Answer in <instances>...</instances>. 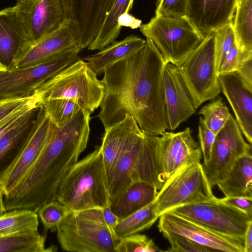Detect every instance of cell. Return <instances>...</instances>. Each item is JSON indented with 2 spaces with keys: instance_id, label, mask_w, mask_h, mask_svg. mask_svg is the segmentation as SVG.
<instances>
[{
  "instance_id": "1",
  "label": "cell",
  "mask_w": 252,
  "mask_h": 252,
  "mask_svg": "<svg viewBox=\"0 0 252 252\" xmlns=\"http://www.w3.org/2000/svg\"><path fill=\"white\" fill-rule=\"evenodd\" d=\"M165 63L153 42L146 38L144 46L135 54L105 68L98 115L105 130L126 114L148 134L161 136L169 130L163 85Z\"/></svg>"
},
{
  "instance_id": "2",
  "label": "cell",
  "mask_w": 252,
  "mask_h": 252,
  "mask_svg": "<svg viewBox=\"0 0 252 252\" xmlns=\"http://www.w3.org/2000/svg\"><path fill=\"white\" fill-rule=\"evenodd\" d=\"M91 114L80 109L69 121L54 125L49 140L20 183L4 196L6 211L27 209L37 213L45 203L56 200L63 179L86 149Z\"/></svg>"
},
{
  "instance_id": "3",
  "label": "cell",
  "mask_w": 252,
  "mask_h": 252,
  "mask_svg": "<svg viewBox=\"0 0 252 252\" xmlns=\"http://www.w3.org/2000/svg\"><path fill=\"white\" fill-rule=\"evenodd\" d=\"M56 200L69 212L109 206L110 195L100 146L72 167L61 184Z\"/></svg>"
},
{
  "instance_id": "4",
  "label": "cell",
  "mask_w": 252,
  "mask_h": 252,
  "mask_svg": "<svg viewBox=\"0 0 252 252\" xmlns=\"http://www.w3.org/2000/svg\"><path fill=\"white\" fill-rule=\"evenodd\" d=\"M61 248L71 252H116L121 238L105 222L101 209L69 212L57 230Z\"/></svg>"
},
{
  "instance_id": "5",
  "label": "cell",
  "mask_w": 252,
  "mask_h": 252,
  "mask_svg": "<svg viewBox=\"0 0 252 252\" xmlns=\"http://www.w3.org/2000/svg\"><path fill=\"white\" fill-rule=\"evenodd\" d=\"M34 94L39 95L41 102L53 99L70 100L91 114L100 106L104 87L87 63L79 59L43 84Z\"/></svg>"
},
{
  "instance_id": "6",
  "label": "cell",
  "mask_w": 252,
  "mask_h": 252,
  "mask_svg": "<svg viewBox=\"0 0 252 252\" xmlns=\"http://www.w3.org/2000/svg\"><path fill=\"white\" fill-rule=\"evenodd\" d=\"M140 31L151 40L166 63L180 66L204 39L186 17L155 15Z\"/></svg>"
},
{
  "instance_id": "7",
  "label": "cell",
  "mask_w": 252,
  "mask_h": 252,
  "mask_svg": "<svg viewBox=\"0 0 252 252\" xmlns=\"http://www.w3.org/2000/svg\"><path fill=\"white\" fill-rule=\"evenodd\" d=\"M178 68L196 109L218 96L221 89L216 65L214 33L206 36Z\"/></svg>"
},
{
  "instance_id": "8",
  "label": "cell",
  "mask_w": 252,
  "mask_h": 252,
  "mask_svg": "<svg viewBox=\"0 0 252 252\" xmlns=\"http://www.w3.org/2000/svg\"><path fill=\"white\" fill-rule=\"evenodd\" d=\"M200 162L180 169L172 175L158 191L155 200L159 216L176 207L211 201L214 195Z\"/></svg>"
},
{
  "instance_id": "9",
  "label": "cell",
  "mask_w": 252,
  "mask_h": 252,
  "mask_svg": "<svg viewBox=\"0 0 252 252\" xmlns=\"http://www.w3.org/2000/svg\"><path fill=\"white\" fill-rule=\"evenodd\" d=\"M79 52H65L36 64L0 71V99L31 96L43 84L78 60Z\"/></svg>"
},
{
  "instance_id": "10",
  "label": "cell",
  "mask_w": 252,
  "mask_h": 252,
  "mask_svg": "<svg viewBox=\"0 0 252 252\" xmlns=\"http://www.w3.org/2000/svg\"><path fill=\"white\" fill-rule=\"evenodd\" d=\"M212 230L244 239L252 218L243 211L221 202L211 201L180 206L169 210Z\"/></svg>"
},
{
  "instance_id": "11",
  "label": "cell",
  "mask_w": 252,
  "mask_h": 252,
  "mask_svg": "<svg viewBox=\"0 0 252 252\" xmlns=\"http://www.w3.org/2000/svg\"><path fill=\"white\" fill-rule=\"evenodd\" d=\"M14 6L29 45L70 20L67 0H16Z\"/></svg>"
},
{
  "instance_id": "12",
  "label": "cell",
  "mask_w": 252,
  "mask_h": 252,
  "mask_svg": "<svg viewBox=\"0 0 252 252\" xmlns=\"http://www.w3.org/2000/svg\"><path fill=\"white\" fill-rule=\"evenodd\" d=\"M251 145L244 140L239 126L230 114L222 128L216 134L209 161L202 164L212 188L221 180L241 156L251 154Z\"/></svg>"
},
{
  "instance_id": "13",
  "label": "cell",
  "mask_w": 252,
  "mask_h": 252,
  "mask_svg": "<svg viewBox=\"0 0 252 252\" xmlns=\"http://www.w3.org/2000/svg\"><path fill=\"white\" fill-rule=\"evenodd\" d=\"M159 231H167L186 237L212 251L244 252V239L219 233L171 211L159 217Z\"/></svg>"
},
{
  "instance_id": "14",
  "label": "cell",
  "mask_w": 252,
  "mask_h": 252,
  "mask_svg": "<svg viewBox=\"0 0 252 252\" xmlns=\"http://www.w3.org/2000/svg\"><path fill=\"white\" fill-rule=\"evenodd\" d=\"M158 155L165 182L182 167L200 162L202 158L200 148L192 137L189 127L176 133L165 131L159 136Z\"/></svg>"
},
{
  "instance_id": "15",
  "label": "cell",
  "mask_w": 252,
  "mask_h": 252,
  "mask_svg": "<svg viewBox=\"0 0 252 252\" xmlns=\"http://www.w3.org/2000/svg\"><path fill=\"white\" fill-rule=\"evenodd\" d=\"M81 51L74 23L69 20L52 33L30 45L15 61L11 70L43 62L58 54Z\"/></svg>"
},
{
  "instance_id": "16",
  "label": "cell",
  "mask_w": 252,
  "mask_h": 252,
  "mask_svg": "<svg viewBox=\"0 0 252 252\" xmlns=\"http://www.w3.org/2000/svg\"><path fill=\"white\" fill-rule=\"evenodd\" d=\"M54 126L41 105L32 134L2 185L4 196L20 183L34 164L49 140Z\"/></svg>"
},
{
  "instance_id": "17",
  "label": "cell",
  "mask_w": 252,
  "mask_h": 252,
  "mask_svg": "<svg viewBox=\"0 0 252 252\" xmlns=\"http://www.w3.org/2000/svg\"><path fill=\"white\" fill-rule=\"evenodd\" d=\"M163 85L169 130H174L194 114L196 109L178 67L169 63L165 64Z\"/></svg>"
},
{
  "instance_id": "18",
  "label": "cell",
  "mask_w": 252,
  "mask_h": 252,
  "mask_svg": "<svg viewBox=\"0 0 252 252\" xmlns=\"http://www.w3.org/2000/svg\"><path fill=\"white\" fill-rule=\"evenodd\" d=\"M114 0H67L70 21L77 32L81 50L87 48L97 34Z\"/></svg>"
},
{
  "instance_id": "19",
  "label": "cell",
  "mask_w": 252,
  "mask_h": 252,
  "mask_svg": "<svg viewBox=\"0 0 252 252\" xmlns=\"http://www.w3.org/2000/svg\"><path fill=\"white\" fill-rule=\"evenodd\" d=\"M238 0H188L186 17L205 38L232 22Z\"/></svg>"
},
{
  "instance_id": "20",
  "label": "cell",
  "mask_w": 252,
  "mask_h": 252,
  "mask_svg": "<svg viewBox=\"0 0 252 252\" xmlns=\"http://www.w3.org/2000/svg\"><path fill=\"white\" fill-rule=\"evenodd\" d=\"M221 91L234 113L240 130L250 144L252 143V86L236 72L218 75Z\"/></svg>"
},
{
  "instance_id": "21",
  "label": "cell",
  "mask_w": 252,
  "mask_h": 252,
  "mask_svg": "<svg viewBox=\"0 0 252 252\" xmlns=\"http://www.w3.org/2000/svg\"><path fill=\"white\" fill-rule=\"evenodd\" d=\"M40 106L28 111L14 127L0 138V189L32 134Z\"/></svg>"
},
{
  "instance_id": "22",
  "label": "cell",
  "mask_w": 252,
  "mask_h": 252,
  "mask_svg": "<svg viewBox=\"0 0 252 252\" xmlns=\"http://www.w3.org/2000/svg\"><path fill=\"white\" fill-rule=\"evenodd\" d=\"M29 45L15 6L0 10V63L11 70L16 59Z\"/></svg>"
},
{
  "instance_id": "23",
  "label": "cell",
  "mask_w": 252,
  "mask_h": 252,
  "mask_svg": "<svg viewBox=\"0 0 252 252\" xmlns=\"http://www.w3.org/2000/svg\"><path fill=\"white\" fill-rule=\"evenodd\" d=\"M145 135V132L140 129L129 139L107 175L110 200L122 193L133 183L131 176Z\"/></svg>"
},
{
  "instance_id": "24",
  "label": "cell",
  "mask_w": 252,
  "mask_h": 252,
  "mask_svg": "<svg viewBox=\"0 0 252 252\" xmlns=\"http://www.w3.org/2000/svg\"><path fill=\"white\" fill-rule=\"evenodd\" d=\"M145 43L146 40L130 35L121 41H114L96 53L83 60L86 61L88 66L96 75H99L104 73L106 67L135 54Z\"/></svg>"
},
{
  "instance_id": "25",
  "label": "cell",
  "mask_w": 252,
  "mask_h": 252,
  "mask_svg": "<svg viewBox=\"0 0 252 252\" xmlns=\"http://www.w3.org/2000/svg\"><path fill=\"white\" fill-rule=\"evenodd\" d=\"M158 191L151 184L133 182L122 193L110 200L109 207L120 220L154 201Z\"/></svg>"
},
{
  "instance_id": "26",
  "label": "cell",
  "mask_w": 252,
  "mask_h": 252,
  "mask_svg": "<svg viewBox=\"0 0 252 252\" xmlns=\"http://www.w3.org/2000/svg\"><path fill=\"white\" fill-rule=\"evenodd\" d=\"M140 129L134 119L126 114L123 121L105 130L100 147L107 176L127 141Z\"/></svg>"
},
{
  "instance_id": "27",
  "label": "cell",
  "mask_w": 252,
  "mask_h": 252,
  "mask_svg": "<svg viewBox=\"0 0 252 252\" xmlns=\"http://www.w3.org/2000/svg\"><path fill=\"white\" fill-rule=\"evenodd\" d=\"M225 197L252 198V156L240 157L217 185Z\"/></svg>"
},
{
  "instance_id": "28",
  "label": "cell",
  "mask_w": 252,
  "mask_h": 252,
  "mask_svg": "<svg viewBox=\"0 0 252 252\" xmlns=\"http://www.w3.org/2000/svg\"><path fill=\"white\" fill-rule=\"evenodd\" d=\"M46 233L28 230L0 236V252H53L57 248L45 247Z\"/></svg>"
},
{
  "instance_id": "29",
  "label": "cell",
  "mask_w": 252,
  "mask_h": 252,
  "mask_svg": "<svg viewBox=\"0 0 252 252\" xmlns=\"http://www.w3.org/2000/svg\"><path fill=\"white\" fill-rule=\"evenodd\" d=\"M133 2L134 0H114L97 34L87 47L88 50H100L116 41L122 29L118 25V18L132 9Z\"/></svg>"
},
{
  "instance_id": "30",
  "label": "cell",
  "mask_w": 252,
  "mask_h": 252,
  "mask_svg": "<svg viewBox=\"0 0 252 252\" xmlns=\"http://www.w3.org/2000/svg\"><path fill=\"white\" fill-rule=\"evenodd\" d=\"M234 15L232 26L239 52H252V0L238 2Z\"/></svg>"
},
{
  "instance_id": "31",
  "label": "cell",
  "mask_w": 252,
  "mask_h": 252,
  "mask_svg": "<svg viewBox=\"0 0 252 252\" xmlns=\"http://www.w3.org/2000/svg\"><path fill=\"white\" fill-rule=\"evenodd\" d=\"M158 218L157 204L154 201L120 220L113 229L117 236L122 238L149 228Z\"/></svg>"
},
{
  "instance_id": "32",
  "label": "cell",
  "mask_w": 252,
  "mask_h": 252,
  "mask_svg": "<svg viewBox=\"0 0 252 252\" xmlns=\"http://www.w3.org/2000/svg\"><path fill=\"white\" fill-rule=\"evenodd\" d=\"M37 213L27 209H15L0 215V236L38 227Z\"/></svg>"
},
{
  "instance_id": "33",
  "label": "cell",
  "mask_w": 252,
  "mask_h": 252,
  "mask_svg": "<svg viewBox=\"0 0 252 252\" xmlns=\"http://www.w3.org/2000/svg\"><path fill=\"white\" fill-rule=\"evenodd\" d=\"M205 126L216 134L224 126L230 113L221 97H216L199 111Z\"/></svg>"
},
{
  "instance_id": "34",
  "label": "cell",
  "mask_w": 252,
  "mask_h": 252,
  "mask_svg": "<svg viewBox=\"0 0 252 252\" xmlns=\"http://www.w3.org/2000/svg\"><path fill=\"white\" fill-rule=\"evenodd\" d=\"M46 114L52 122L59 126L71 120L81 109L75 103L63 99H53L41 102Z\"/></svg>"
},
{
  "instance_id": "35",
  "label": "cell",
  "mask_w": 252,
  "mask_h": 252,
  "mask_svg": "<svg viewBox=\"0 0 252 252\" xmlns=\"http://www.w3.org/2000/svg\"><path fill=\"white\" fill-rule=\"evenodd\" d=\"M68 213L66 207L56 200L45 203L37 212L45 233L56 231Z\"/></svg>"
},
{
  "instance_id": "36",
  "label": "cell",
  "mask_w": 252,
  "mask_h": 252,
  "mask_svg": "<svg viewBox=\"0 0 252 252\" xmlns=\"http://www.w3.org/2000/svg\"><path fill=\"white\" fill-rule=\"evenodd\" d=\"M215 34V52L217 75L228 51L236 44L232 22L216 30Z\"/></svg>"
},
{
  "instance_id": "37",
  "label": "cell",
  "mask_w": 252,
  "mask_h": 252,
  "mask_svg": "<svg viewBox=\"0 0 252 252\" xmlns=\"http://www.w3.org/2000/svg\"><path fill=\"white\" fill-rule=\"evenodd\" d=\"M162 251L152 239L138 233L121 238L116 249V252Z\"/></svg>"
},
{
  "instance_id": "38",
  "label": "cell",
  "mask_w": 252,
  "mask_h": 252,
  "mask_svg": "<svg viewBox=\"0 0 252 252\" xmlns=\"http://www.w3.org/2000/svg\"><path fill=\"white\" fill-rule=\"evenodd\" d=\"M163 236L169 242L170 247L166 252H208L212 251L191 240L178 234L167 231H161Z\"/></svg>"
},
{
  "instance_id": "39",
  "label": "cell",
  "mask_w": 252,
  "mask_h": 252,
  "mask_svg": "<svg viewBox=\"0 0 252 252\" xmlns=\"http://www.w3.org/2000/svg\"><path fill=\"white\" fill-rule=\"evenodd\" d=\"M41 102L40 96L34 94V97L31 101L20 106L0 121V138L14 127L28 111L40 105Z\"/></svg>"
},
{
  "instance_id": "40",
  "label": "cell",
  "mask_w": 252,
  "mask_h": 252,
  "mask_svg": "<svg viewBox=\"0 0 252 252\" xmlns=\"http://www.w3.org/2000/svg\"><path fill=\"white\" fill-rule=\"evenodd\" d=\"M188 0H161L157 5L155 15L175 17H186Z\"/></svg>"
},
{
  "instance_id": "41",
  "label": "cell",
  "mask_w": 252,
  "mask_h": 252,
  "mask_svg": "<svg viewBox=\"0 0 252 252\" xmlns=\"http://www.w3.org/2000/svg\"><path fill=\"white\" fill-rule=\"evenodd\" d=\"M215 136L216 134L207 128L202 117H200L198 125V139L200 148L203 156V164L206 163L210 159Z\"/></svg>"
},
{
  "instance_id": "42",
  "label": "cell",
  "mask_w": 252,
  "mask_h": 252,
  "mask_svg": "<svg viewBox=\"0 0 252 252\" xmlns=\"http://www.w3.org/2000/svg\"><path fill=\"white\" fill-rule=\"evenodd\" d=\"M240 52L235 44L226 55L218 75L236 71L240 62Z\"/></svg>"
},
{
  "instance_id": "43",
  "label": "cell",
  "mask_w": 252,
  "mask_h": 252,
  "mask_svg": "<svg viewBox=\"0 0 252 252\" xmlns=\"http://www.w3.org/2000/svg\"><path fill=\"white\" fill-rule=\"evenodd\" d=\"M240 62L236 72L248 85L252 86V52L240 53Z\"/></svg>"
},
{
  "instance_id": "44",
  "label": "cell",
  "mask_w": 252,
  "mask_h": 252,
  "mask_svg": "<svg viewBox=\"0 0 252 252\" xmlns=\"http://www.w3.org/2000/svg\"><path fill=\"white\" fill-rule=\"evenodd\" d=\"M34 96L23 98L0 99V121L11 112L31 101Z\"/></svg>"
},
{
  "instance_id": "45",
  "label": "cell",
  "mask_w": 252,
  "mask_h": 252,
  "mask_svg": "<svg viewBox=\"0 0 252 252\" xmlns=\"http://www.w3.org/2000/svg\"><path fill=\"white\" fill-rule=\"evenodd\" d=\"M219 199L221 202L243 211L252 218V198L225 197Z\"/></svg>"
},
{
  "instance_id": "46",
  "label": "cell",
  "mask_w": 252,
  "mask_h": 252,
  "mask_svg": "<svg viewBox=\"0 0 252 252\" xmlns=\"http://www.w3.org/2000/svg\"><path fill=\"white\" fill-rule=\"evenodd\" d=\"M118 25L120 27L130 28L131 29H136L140 28L142 25V21L135 18L126 12L122 14L118 20Z\"/></svg>"
},
{
  "instance_id": "47",
  "label": "cell",
  "mask_w": 252,
  "mask_h": 252,
  "mask_svg": "<svg viewBox=\"0 0 252 252\" xmlns=\"http://www.w3.org/2000/svg\"><path fill=\"white\" fill-rule=\"evenodd\" d=\"M101 211L106 223L114 228L120 221L118 217L112 212L109 206L102 208Z\"/></svg>"
},
{
  "instance_id": "48",
  "label": "cell",
  "mask_w": 252,
  "mask_h": 252,
  "mask_svg": "<svg viewBox=\"0 0 252 252\" xmlns=\"http://www.w3.org/2000/svg\"><path fill=\"white\" fill-rule=\"evenodd\" d=\"M244 252H252V222H251L244 236Z\"/></svg>"
},
{
  "instance_id": "49",
  "label": "cell",
  "mask_w": 252,
  "mask_h": 252,
  "mask_svg": "<svg viewBox=\"0 0 252 252\" xmlns=\"http://www.w3.org/2000/svg\"><path fill=\"white\" fill-rule=\"evenodd\" d=\"M6 212V210L4 203V195L1 190L0 189V215Z\"/></svg>"
},
{
  "instance_id": "50",
  "label": "cell",
  "mask_w": 252,
  "mask_h": 252,
  "mask_svg": "<svg viewBox=\"0 0 252 252\" xmlns=\"http://www.w3.org/2000/svg\"><path fill=\"white\" fill-rule=\"evenodd\" d=\"M7 70V68L0 63V71H4Z\"/></svg>"
},
{
  "instance_id": "51",
  "label": "cell",
  "mask_w": 252,
  "mask_h": 252,
  "mask_svg": "<svg viewBox=\"0 0 252 252\" xmlns=\"http://www.w3.org/2000/svg\"><path fill=\"white\" fill-rule=\"evenodd\" d=\"M156 0L157 2V5H158V4H159L160 1H161V0Z\"/></svg>"
},
{
  "instance_id": "52",
  "label": "cell",
  "mask_w": 252,
  "mask_h": 252,
  "mask_svg": "<svg viewBox=\"0 0 252 252\" xmlns=\"http://www.w3.org/2000/svg\"><path fill=\"white\" fill-rule=\"evenodd\" d=\"M246 0H238V2L242 1H245Z\"/></svg>"
}]
</instances>
